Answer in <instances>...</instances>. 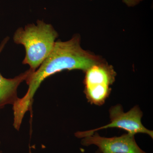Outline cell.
<instances>
[{"label": "cell", "instance_id": "cell-1", "mask_svg": "<svg viewBox=\"0 0 153 153\" xmlns=\"http://www.w3.org/2000/svg\"><path fill=\"white\" fill-rule=\"evenodd\" d=\"M102 61L98 56L82 49L78 34L68 41H56L49 56L26 80L29 86L27 91L13 105L14 113L18 117H24L26 112L32 108L36 91L47 77L65 70L78 69L85 71Z\"/></svg>", "mask_w": 153, "mask_h": 153}, {"label": "cell", "instance_id": "cell-2", "mask_svg": "<svg viewBox=\"0 0 153 153\" xmlns=\"http://www.w3.org/2000/svg\"><path fill=\"white\" fill-rule=\"evenodd\" d=\"M58 35L50 24L38 20L37 25L30 24L19 28L13 36L14 42L25 47L26 55L22 63L36 71L52 52Z\"/></svg>", "mask_w": 153, "mask_h": 153}, {"label": "cell", "instance_id": "cell-3", "mask_svg": "<svg viewBox=\"0 0 153 153\" xmlns=\"http://www.w3.org/2000/svg\"><path fill=\"white\" fill-rule=\"evenodd\" d=\"M84 93L91 104H104L111 91L116 73L111 65L104 61L93 66L85 71Z\"/></svg>", "mask_w": 153, "mask_h": 153}, {"label": "cell", "instance_id": "cell-4", "mask_svg": "<svg viewBox=\"0 0 153 153\" xmlns=\"http://www.w3.org/2000/svg\"><path fill=\"white\" fill-rule=\"evenodd\" d=\"M109 114L110 123L95 129L77 132L75 133V136L79 138H82L92 135L94 132L100 130L108 128H118L125 130L128 133L134 135L137 133L146 134L153 138L152 131L146 128L142 123L143 112L138 106L134 107L128 112H124L121 105H117L111 108Z\"/></svg>", "mask_w": 153, "mask_h": 153}, {"label": "cell", "instance_id": "cell-5", "mask_svg": "<svg viewBox=\"0 0 153 153\" xmlns=\"http://www.w3.org/2000/svg\"><path fill=\"white\" fill-rule=\"evenodd\" d=\"M135 135L128 133L120 137H105L94 132L91 136L82 138V146L95 145L101 153H147L137 143Z\"/></svg>", "mask_w": 153, "mask_h": 153}, {"label": "cell", "instance_id": "cell-6", "mask_svg": "<svg viewBox=\"0 0 153 153\" xmlns=\"http://www.w3.org/2000/svg\"><path fill=\"white\" fill-rule=\"evenodd\" d=\"M8 37L2 41L0 45V54L9 41ZM30 69L16 76L13 78H5L0 73V111L8 104L13 105L19 97L17 96V89L23 81H26L34 72Z\"/></svg>", "mask_w": 153, "mask_h": 153}, {"label": "cell", "instance_id": "cell-7", "mask_svg": "<svg viewBox=\"0 0 153 153\" xmlns=\"http://www.w3.org/2000/svg\"><path fill=\"white\" fill-rule=\"evenodd\" d=\"M143 0H123V2L128 7H133L138 4Z\"/></svg>", "mask_w": 153, "mask_h": 153}, {"label": "cell", "instance_id": "cell-8", "mask_svg": "<svg viewBox=\"0 0 153 153\" xmlns=\"http://www.w3.org/2000/svg\"><path fill=\"white\" fill-rule=\"evenodd\" d=\"M95 153H101L99 151V150H97V151H96V152H95Z\"/></svg>", "mask_w": 153, "mask_h": 153}, {"label": "cell", "instance_id": "cell-9", "mask_svg": "<svg viewBox=\"0 0 153 153\" xmlns=\"http://www.w3.org/2000/svg\"><path fill=\"white\" fill-rule=\"evenodd\" d=\"M0 145H1V141H0ZM0 153H1V151L0 150Z\"/></svg>", "mask_w": 153, "mask_h": 153}]
</instances>
